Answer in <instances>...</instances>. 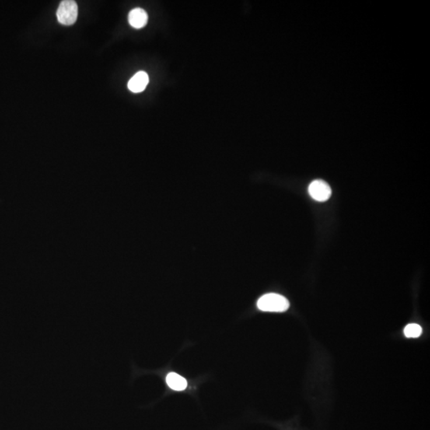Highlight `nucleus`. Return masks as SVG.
Returning <instances> with one entry per match:
<instances>
[{
  "label": "nucleus",
  "instance_id": "nucleus-4",
  "mask_svg": "<svg viewBox=\"0 0 430 430\" xmlns=\"http://www.w3.org/2000/svg\"><path fill=\"white\" fill-rule=\"evenodd\" d=\"M148 82H149V78L147 73L140 71L129 80L127 87L130 91L137 93V92H143L146 89Z\"/></svg>",
  "mask_w": 430,
  "mask_h": 430
},
{
  "label": "nucleus",
  "instance_id": "nucleus-2",
  "mask_svg": "<svg viewBox=\"0 0 430 430\" xmlns=\"http://www.w3.org/2000/svg\"><path fill=\"white\" fill-rule=\"evenodd\" d=\"M78 7L75 1L64 0L61 1L57 8V18L61 24L71 26L74 24L78 19Z\"/></svg>",
  "mask_w": 430,
  "mask_h": 430
},
{
  "label": "nucleus",
  "instance_id": "nucleus-6",
  "mask_svg": "<svg viewBox=\"0 0 430 430\" xmlns=\"http://www.w3.org/2000/svg\"><path fill=\"white\" fill-rule=\"evenodd\" d=\"M166 381L168 386L172 390H176V391L184 390L187 386V380L181 375L174 373V372L168 374Z\"/></svg>",
  "mask_w": 430,
  "mask_h": 430
},
{
  "label": "nucleus",
  "instance_id": "nucleus-5",
  "mask_svg": "<svg viewBox=\"0 0 430 430\" xmlns=\"http://www.w3.org/2000/svg\"><path fill=\"white\" fill-rule=\"evenodd\" d=\"M148 15L146 11L141 8L131 10L128 14V22L133 27L141 29L148 23Z\"/></svg>",
  "mask_w": 430,
  "mask_h": 430
},
{
  "label": "nucleus",
  "instance_id": "nucleus-1",
  "mask_svg": "<svg viewBox=\"0 0 430 430\" xmlns=\"http://www.w3.org/2000/svg\"><path fill=\"white\" fill-rule=\"evenodd\" d=\"M257 306L263 312H284L289 308V301L280 294L268 293L259 298Z\"/></svg>",
  "mask_w": 430,
  "mask_h": 430
},
{
  "label": "nucleus",
  "instance_id": "nucleus-7",
  "mask_svg": "<svg viewBox=\"0 0 430 430\" xmlns=\"http://www.w3.org/2000/svg\"><path fill=\"white\" fill-rule=\"evenodd\" d=\"M404 334L407 338H418L422 334V328L417 323H410L405 327Z\"/></svg>",
  "mask_w": 430,
  "mask_h": 430
},
{
  "label": "nucleus",
  "instance_id": "nucleus-3",
  "mask_svg": "<svg viewBox=\"0 0 430 430\" xmlns=\"http://www.w3.org/2000/svg\"><path fill=\"white\" fill-rule=\"evenodd\" d=\"M309 193L314 200L317 202H326L332 195V189L326 182L318 179L310 183Z\"/></svg>",
  "mask_w": 430,
  "mask_h": 430
}]
</instances>
